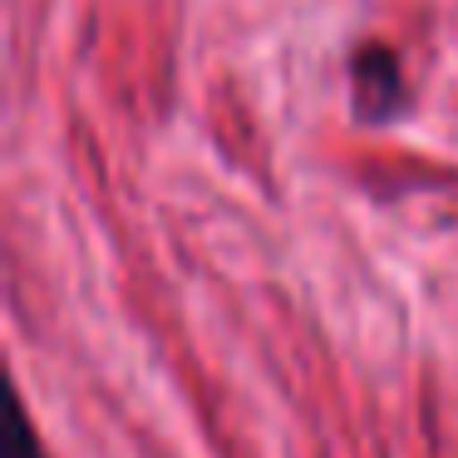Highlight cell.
Returning a JSON list of instances; mask_svg holds the SVG:
<instances>
[{
	"label": "cell",
	"instance_id": "cell-1",
	"mask_svg": "<svg viewBox=\"0 0 458 458\" xmlns=\"http://www.w3.org/2000/svg\"><path fill=\"white\" fill-rule=\"evenodd\" d=\"M350 80H355V109H360V119L379 123V119H389V114L399 109L404 84H399V60L385 50V45H365V50L355 55Z\"/></svg>",
	"mask_w": 458,
	"mask_h": 458
},
{
	"label": "cell",
	"instance_id": "cell-2",
	"mask_svg": "<svg viewBox=\"0 0 458 458\" xmlns=\"http://www.w3.org/2000/svg\"><path fill=\"white\" fill-rule=\"evenodd\" d=\"M11 458H50L30 424V414H25V404H15V419H11Z\"/></svg>",
	"mask_w": 458,
	"mask_h": 458
}]
</instances>
